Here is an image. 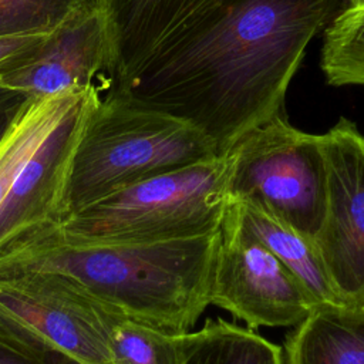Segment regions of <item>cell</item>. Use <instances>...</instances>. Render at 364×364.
I'll return each instance as SVG.
<instances>
[{
	"label": "cell",
	"mask_w": 364,
	"mask_h": 364,
	"mask_svg": "<svg viewBox=\"0 0 364 364\" xmlns=\"http://www.w3.org/2000/svg\"><path fill=\"white\" fill-rule=\"evenodd\" d=\"M326 161V212L314 245L338 299L364 300V135L340 118L321 134Z\"/></svg>",
	"instance_id": "cell-8"
},
{
	"label": "cell",
	"mask_w": 364,
	"mask_h": 364,
	"mask_svg": "<svg viewBox=\"0 0 364 364\" xmlns=\"http://www.w3.org/2000/svg\"><path fill=\"white\" fill-rule=\"evenodd\" d=\"M229 0H107L122 90L155 51Z\"/></svg>",
	"instance_id": "cell-10"
},
{
	"label": "cell",
	"mask_w": 364,
	"mask_h": 364,
	"mask_svg": "<svg viewBox=\"0 0 364 364\" xmlns=\"http://www.w3.org/2000/svg\"><path fill=\"white\" fill-rule=\"evenodd\" d=\"M216 155L215 145L192 125L109 92L92 108L75 152L67 216L135 182Z\"/></svg>",
	"instance_id": "cell-3"
},
{
	"label": "cell",
	"mask_w": 364,
	"mask_h": 364,
	"mask_svg": "<svg viewBox=\"0 0 364 364\" xmlns=\"http://www.w3.org/2000/svg\"><path fill=\"white\" fill-rule=\"evenodd\" d=\"M220 233L168 242L78 239L60 226L0 256V276L47 273L107 311L185 334L210 304Z\"/></svg>",
	"instance_id": "cell-2"
},
{
	"label": "cell",
	"mask_w": 364,
	"mask_h": 364,
	"mask_svg": "<svg viewBox=\"0 0 364 364\" xmlns=\"http://www.w3.org/2000/svg\"><path fill=\"white\" fill-rule=\"evenodd\" d=\"M284 364H364V313L324 306L296 326L284 343Z\"/></svg>",
	"instance_id": "cell-11"
},
{
	"label": "cell",
	"mask_w": 364,
	"mask_h": 364,
	"mask_svg": "<svg viewBox=\"0 0 364 364\" xmlns=\"http://www.w3.org/2000/svg\"><path fill=\"white\" fill-rule=\"evenodd\" d=\"M229 152L112 192L60 225L68 236L105 242H168L219 232L229 202Z\"/></svg>",
	"instance_id": "cell-4"
},
{
	"label": "cell",
	"mask_w": 364,
	"mask_h": 364,
	"mask_svg": "<svg viewBox=\"0 0 364 364\" xmlns=\"http://www.w3.org/2000/svg\"><path fill=\"white\" fill-rule=\"evenodd\" d=\"M185 334L118 318L111 330L115 364H181Z\"/></svg>",
	"instance_id": "cell-17"
},
{
	"label": "cell",
	"mask_w": 364,
	"mask_h": 364,
	"mask_svg": "<svg viewBox=\"0 0 364 364\" xmlns=\"http://www.w3.org/2000/svg\"><path fill=\"white\" fill-rule=\"evenodd\" d=\"M181 364H284L279 346L253 330L225 320H208L186 333Z\"/></svg>",
	"instance_id": "cell-14"
},
{
	"label": "cell",
	"mask_w": 364,
	"mask_h": 364,
	"mask_svg": "<svg viewBox=\"0 0 364 364\" xmlns=\"http://www.w3.org/2000/svg\"><path fill=\"white\" fill-rule=\"evenodd\" d=\"M0 364H78L70 357L31 346L0 330Z\"/></svg>",
	"instance_id": "cell-18"
},
{
	"label": "cell",
	"mask_w": 364,
	"mask_h": 364,
	"mask_svg": "<svg viewBox=\"0 0 364 364\" xmlns=\"http://www.w3.org/2000/svg\"><path fill=\"white\" fill-rule=\"evenodd\" d=\"M102 7L107 0H0V38L53 33Z\"/></svg>",
	"instance_id": "cell-16"
},
{
	"label": "cell",
	"mask_w": 364,
	"mask_h": 364,
	"mask_svg": "<svg viewBox=\"0 0 364 364\" xmlns=\"http://www.w3.org/2000/svg\"><path fill=\"white\" fill-rule=\"evenodd\" d=\"M53 33L21 34L0 38V81L10 71L36 57Z\"/></svg>",
	"instance_id": "cell-19"
},
{
	"label": "cell",
	"mask_w": 364,
	"mask_h": 364,
	"mask_svg": "<svg viewBox=\"0 0 364 364\" xmlns=\"http://www.w3.org/2000/svg\"><path fill=\"white\" fill-rule=\"evenodd\" d=\"M348 0H229L183 30L119 91L200 131L219 155L284 111L309 43Z\"/></svg>",
	"instance_id": "cell-1"
},
{
	"label": "cell",
	"mask_w": 364,
	"mask_h": 364,
	"mask_svg": "<svg viewBox=\"0 0 364 364\" xmlns=\"http://www.w3.org/2000/svg\"><path fill=\"white\" fill-rule=\"evenodd\" d=\"M320 67L331 85L364 87V3L347 4L324 28Z\"/></svg>",
	"instance_id": "cell-15"
},
{
	"label": "cell",
	"mask_w": 364,
	"mask_h": 364,
	"mask_svg": "<svg viewBox=\"0 0 364 364\" xmlns=\"http://www.w3.org/2000/svg\"><path fill=\"white\" fill-rule=\"evenodd\" d=\"M27 100L17 91L0 87V142Z\"/></svg>",
	"instance_id": "cell-20"
},
{
	"label": "cell",
	"mask_w": 364,
	"mask_h": 364,
	"mask_svg": "<svg viewBox=\"0 0 364 364\" xmlns=\"http://www.w3.org/2000/svg\"><path fill=\"white\" fill-rule=\"evenodd\" d=\"M0 87L27 98H43L68 90L117 87V53L105 7L58 28L28 63L3 77Z\"/></svg>",
	"instance_id": "cell-9"
},
{
	"label": "cell",
	"mask_w": 364,
	"mask_h": 364,
	"mask_svg": "<svg viewBox=\"0 0 364 364\" xmlns=\"http://www.w3.org/2000/svg\"><path fill=\"white\" fill-rule=\"evenodd\" d=\"M228 196L253 205L314 242L326 212L321 135L293 127L284 111L229 151Z\"/></svg>",
	"instance_id": "cell-5"
},
{
	"label": "cell",
	"mask_w": 364,
	"mask_h": 364,
	"mask_svg": "<svg viewBox=\"0 0 364 364\" xmlns=\"http://www.w3.org/2000/svg\"><path fill=\"white\" fill-rule=\"evenodd\" d=\"M357 307H358V309H360V310L364 313V300H361V301L357 304Z\"/></svg>",
	"instance_id": "cell-22"
},
{
	"label": "cell",
	"mask_w": 364,
	"mask_h": 364,
	"mask_svg": "<svg viewBox=\"0 0 364 364\" xmlns=\"http://www.w3.org/2000/svg\"><path fill=\"white\" fill-rule=\"evenodd\" d=\"M118 318L57 276H0V330L78 364H115L111 330Z\"/></svg>",
	"instance_id": "cell-6"
},
{
	"label": "cell",
	"mask_w": 364,
	"mask_h": 364,
	"mask_svg": "<svg viewBox=\"0 0 364 364\" xmlns=\"http://www.w3.org/2000/svg\"><path fill=\"white\" fill-rule=\"evenodd\" d=\"M94 90L98 88L68 90L26 101L0 142V213L27 161Z\"/></svg>",
	"instance_id": "cell-13"
},
{
	"label": "cell",
	"mask_w": 364,
	"mask_h": 364,
	"mask_svg": "<svg viewBox=\"0 0 364 364\" xmlns=\"http://www.w3.org/2000/svg\"><path fill=\"white\" fill-rule=\"evenodd\" d=\"M232 202L243 229L290 270L318 307L344 304L336 294L311 239L253 205Z\"/></svg>",
	"instance_id": "cell-12"
},
{
	"label": "cell",
	"mask_w": 364,
	"mask_h": 364,
	"mask_svg": "<svg viewBox=\"0 0 364 364\" xmlns=\"http://www.w3.org/2000/svg\"><path fill=\"white\" fill-rule=\"evenodd\" d=\"M364 0H348V4H361Z\"/></svg>",
	"instance_id": "cell-21"
},
{
	"label": "cell",
	"mask_w": 364,
	"mask_h": 364,
	"mask_svg": "<svg viewBox=\"0 0 364 364\" xmlns=\"http://www.w3.org/2000/svg\"><path fill=\"white\" fill-rule=\"evenodd\" d=\"M219 233L210 304L242 318L249 330L296 327L318 309L290 270L243 229L230 199Z\"/></svg>",
	"instance_id": "cell-7"
}]
</instances>
